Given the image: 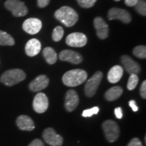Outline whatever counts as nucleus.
Returning <instances> with one entry per match:
<instances>
[{"instance_id":"nucleus-1","label":"nucleus","mask_w":146,"mask_h":146,"mask_svg":"<svg viewBox=\"0 0 146 146\" xmlns=\"http://www.w3.org/2000/svg\"><path fill=\"white\" fill-rule=\"evenodd\" d=\"M55 18L66 27H72L78 20V15L75 10L68 6H62L55 12Z\"/></svg>"},{"instance_id":"nucleus-2","label":"nucleus","mask_w":146,"mask_h":146,"mask_svg":"<svg viewBox=\"0 0 146 146\" xmlns=\"http://www.w3.org/2000/svg\"><path fill=\"white\" fill-rule=\"evenodd\" d=\"M87 78L86 71L82 69H73L64 74L62 81L68 87H76L81 85Z\"/></svg>"},{"instance_id":"nucleus-3","label":"nucleus","mask_w":146,"mask_h":146,"mask_svg":"<svg viewBox=\"0 0 146 146\" xmlns=\"http://www.w3.org/2000/svg\"><path fill=\"white\" fill-rule=\"evenodd\" d=\"M26 78V74L23 70L18 68L10 69L3 73L0 81L7 86H13L24 81Z\"/></svg>"},{"instance_id":"nucleus-4","label":"nucleus","mask_w":146,"mask_h":146,"mask_svg":"<svg viewBox=\"0 0 146 146\" xmlns=\"http://www.w3.org/2000/svg\"><path fill=\"white\" fill-rule=\"evenodd\" d=\"M106 138L110 143L118 139L120 135V129L117 123L114 120H108L104 122L102 125Z\"/></svg>"},{"instance_id":"nucleus-5","label":"nucleus","mask_w":146,"mask_h":146,"mask_svg":"<svg viewBox=\"0 0 146 146\" xmlns=\"http://www.w3.org/2000/svg\"><path fill=\"white\" fill-rule=\"evenodd\" d=\"M5 6L16 17H22L28 13L27 7L25 3L20 0H7L5 2Z\"/></svg>"},{"instance_id":"nucleus-6","label":"nucleus","mask_w":146,"mask_h":146,"mask_svg":"<svg viewBox=\"0 0 146 146\" xmlns=\"http://www.w3.org/2000/svg\"><path fill=\"white\" fill-rule=\"evenodd\" d=\"M102 78L103 73L100 71H98L87 81L85 87V92L88 98H91L96 94Z\"/></svg>"},{"instance_id":"nucleus-7","label":"nucleus","mask_w":146,"mask_h":146,"mask_svg":"<svg viewBox=\"0 0 146 146\" xmlns=\"http://www.w3.org/2000/svg\"><path fill=\"white\" fill-rule=\"evenodd\" d=\"M108 17L109 20H120L123 23L129 24L131 23V16L127 10L124 9L113 8L109 10L108 14Z\"/></svg>"},{"instance_id":"nucleus-8","label":"nucleus","mask_w":146,"mask_h":146,"mask_svg":"<svg viewBox=\"0 0 146 146\" xmlns=\"http://www.w3.org/2000/svg\"><path fill=\"white\" fill-rule=\"evenodd\" d=\"M66 43L70 47H84L87 43V37L85 34L82 33H72L67 36Z\"/></svg>"},{"instance_id":"nucleus-9","label":"nucleus","mask_w":146,"mask_h":146,"mask_svg":"<svg viewBox=\"0 0 146 146\" xmlns=\"http://www.w3.org/2000/svg\"><path fill=\"white\" fill-rule=\"evenodd\" d=\"M43 137L47 144L52 146H60L63 143V138L57 134L52 128L45 129L43 133Z\"/></svg>"},{"instance_id":"nucleus-10","label":"nucleus","mask_w":146,"mask_h":146,"mask_svg":"<svg viewBox=\"0 0 146 146\" xmlns=\"http://www.w3.org/2000/svg\"><path fill=\"white\" fill-rule=\"evenodd\" d=\"M48 106V98L46 95L43 93H38L35 97L33 103L34 110L39 114H41L47 110Z\"/></svg>"},{"instance_id":"nucleus-11","label":"nucleus","mask_w":146,"mask_h":146,"mask_svg":"<svg viewBox=\"0 0 146 146\" xmlns=\"http://www.w3.org/2000/svg\"><path fill=\"white\" fill-rule=\"evenodd\" d=\"M23 30L27 33L35 35L38 33L42 28V23L39 19L36 18H30L23 23Z\"/></svg>"},{"instance_id":"nucleus-12","label":"nucleus","mask_w":146,"mask_h":146,"mask_svg":"<svg viewBox=\"0 0 146 146\" xmlns=\"http://www.w3.org/2000/svg\"><path fill=\"white\" fill-rule=\"evenodd\" d=\"M120 61L127 72L131 74H138L141 71V67L137 62L133 60L130 56L123 55L121 56Z\"/></svg>"},{"instance_id":"nucleus-13","label":"nucleus","mask_w":146,"mask_h":146,"mask_svg":"<svg viewBox=\"0 0 146 146\" xmlns=\"http://www.w3.org/2000/svg\"><path fill=\"white\" fill-rule=\"evenodd\" d=\"M59 58L62 61L68 62L73 64H78L83 61V57L79 53L70 50L62 51L60 53Z\"/></svg>"},{"instance_id":"nucleus-14","label":"nucleus","mask_w":146,"mask_h":146,"mask_svg":"<svg viewBox=\"0 0 146 146\" xmlns=\"http://www.w3.org/2000/svg\"><path fill=\"white\" fill-rule=\"evenodd\" d=\"M97 35L100 39H105L108 36L109 27L106 21L101 17H96L94 21Z\"/></svg>"},{"instance_id":"nucleus-15","label":"nucleus","mask_w":146,"mask_h":146,"mask_svg":"<svg viewBox=\"0 0 146 146\" xmlns=\"http://www.w3.org/2000/svg\"><path fill=\"white\" fill-rule=\"evenodd\" d=\"M79 98L76 91L70 89L66 92L65 98V108L68 112H72L78 105Z\"/></svg>"},{"instance_id":"nucleus-16","label":"nucleus","mask_w":146,"mask_h":146,"mask_svg":"<svg viewBox=\"0 0 146 146\" xmlns=\"http://www.w3.org/2000/svg\"><path fill=\"white\" fill-rule=\"evenodd\" d=\"M50 80L46 75L41 74L36 77L31 83L29 84V89L33 92L41 91L48 86Z\"/></svg>"},{"instance_id":"nucleus-17","label":"nucleus","mask_w":146,"mask_h":146,"mask_svg":"<svg viewBox=\"0 0 146 146\" xmlns=\"http://www.w3.org/2000/svg\"><path fill=\"white\" fill-rule=\"evenodd\" d=\"M41 50V43L36 39H31L27 42L25 45V52L30 57L35 56Z\"/></svg>"},{"instance_id":"nucleus-18","label":"nucleus","mask_w":146,"mask_h":146,"mask_svg":"<svg viewBox=\"0 0 146 146\" xmlns=\"http://www.w3.org/2000/svg\"><path fill=\"white\" fill-rule=\"evenodd\" d=\"M16 124L21 130L31 131L35 129L33 120L27 115H21L16 120Z\"/></svg>"},{"instance_id":"nucleus-19","label":"nucleus","mask_w":146,"mask_h":146,"mask_svg":"<svg viewBox=\"0 0 146 146\" xmlns=\"http://www.w3.org/2000/svg\"><path fill=\"white\" fill-rule=\"evenodd\" d=\"M123 74V68L119 65L113 66L109 70L108 74V79L111 83H116L121 79Z\"/></svg>"},{"instance_id":"nucleus-20","label":"nucleus","mask_w":146,"mask_h":146,"mask_svg":"<svg viewBox=\"0 0 146 146\" xmlns=\"http://www.w3.org/2000/svg\"><path fill=\"white\" fill-rule=\"evenodd\" d=\"M123 90L120 86H115L109 89L105 94V98L108 101L112 102L118 99L123 94Z\"/></svg>"},{"instance_id":"nucleus-21","label":"nucleus","mask_w":146,"mask_h":146,"mask_svg":"<svg viewBox=\"0 0 146 146\" xmlns=\"http://www.w3.org/2000/svg\"><path fill=\"white\" fill-rule=\"evenodd\" d=\"M43 55L49 64H54L57 61L58 56L56 51L50 47H47L43 51Z\"/></svg>"},{"instance_id":"nucleus-22","label":"nucleus","mask_w":146,"mask_h":146,"mask_svg":"<svg viewBox=\"0 0 146 146\" xmlns=\"http://www.w3.org/2000/svg\"><path fill=\"white\" fill-rule=\"evenodd\" d=\"M14 44H15V41L10 35L3 31H0V45L12 46Z\"/></svg>"},{"instance_id":"nucleus-23","label":"nucleus","mask_w":146,"mask_h":146,"mask_svg":"<svg viewBox=\"0 0 146 146\" xmlns=\"http://www.w3.org/2000/svg\"><path fill=\"white\" fill-rule=\"evenodd\" d=\"M133 54L137 58L145 59L146 58V47L145 45H138L134 48Z\"/></svg>"},{"instance_id":"nucleus-24","label":"nucleus","mask_w":146,"mask_h":146,"mask_svg":"<svg viewBox=\"0 0 146 146\" xmlns=\"http://www.w3.org/2000/svg\"><path fill=\"white\" fill-rule=\"evenodd\" d=\"M64 36V29L62 27L58 26L54 29L52 33V39L54 41H60Z\"/></svg>"},{"instance_id":"nucleus-25","label":"nucleus","mask_w":146,"mask_h":146,"mask_svg":"<svg viewBox=\"0 0 146 146\" xmlns=\"http://www.w3.org/2000/svg\"><path fill=\"white\" fill-rule=\"evenodd\" d=\"M139 83V77L137 74H131L130 77L129 78L127 83V89L129 90L132 91L137 85Z\"/></svg>"},{"instance_id":"nucleus-26","label":"nucleus","mask_w":146,"mask_h":146,"mask_svg":"<svg viewBox=\"0 0 146 146\" xmlns=\"http://www.w3.org/2000/svg\"><path fill=\"white\" fill-rule=\"evenodd\" d=\"M135 6V10L141 16L146 15V2L145 0H139Z\"/></svg>"},{"instance_id":"nucleus-27","label":"nucleus","mask_w":146,"mask_h":146,"mask_svg":"<svg viewBox=\"0 0 146 146\" xmlns=\"http://www.w3.org/2000/svg\"><path fill=\"white\" fill-rule=\"evenodd\" d=\"M78 3L84 8H90L95 5L97 0H77Z\"/></svg>"},{"instance_id":"nucleus-28","label":"nucleus","mask_w":146,"mask_h":146,"mask_svg":"<svg viewBox=\"0 0 146 146\" xmlns=\"http://www.w3.org/2000/svg\"><path fill=\"white\" fill-rule=\"evenodd\" d=\"M99 112V108L98 107H94L91 109H87L84 110L82 114V116L84 117H91V116L94 114H97Z\"/></svg>"},{"instance_id":"nucleus-29","label":"nucleus","mask_w":146,"mask_h":146,"mask_svg":"<svg viewBox=\"0 0 146 146\" xmlns=\"http://www.w3.org/2000/svg\"><path fill=\"white\" fill-rule=\"evenodd\" d=\"M127 146H143V144L138 138H133L131 140Z\"/></svg>"},{"instance_id":"nucleus-30","label":"nucleus","mask_w":146,"mask_h":146,"mask_svg":"<svg viewBox=\"0 0 146 146\" xmlns=\"http://www.w3.org/2000/svg\"><path fill=\"white\" fill-rule=\"evenodd\" d=\"M140 94L142 98L145 99L146 98V81H143L141 85V88H140Z\"/></svg>"},{"instance_id":"nucleus-31","label":"nucleus","mask_w":146,"mask_h":146,"mask_svg":"<svg viewBox=\"0 0 146 146\" xmlns=\"http://www.w3.org/2000/svg\"><path fill=\"white\" fill-rule=\"evenodd\" d=\"M114 114L116 117L118 118V119H121L123 118V110H122V108L120 107L116 108L114 110Z\"/></svg>"},{"instance_id":"nucleus-32","label":"nucleus","mask_w":146,"mask_h":146,"mask_svg":"<svg viewBox=\"0 0 146 146\" xmlns=\"http://www.w3.org/2000/svg\"><path fill=\"white\" fill-rule=\"evenodd\" d=\"M28 146H45V145L41 140L39 139H34Z\"/></svg>"},{"instance_id":"nucleus-33","label":"nucleus","mask_w":146,"mask_h":146,"mask_svg":"<svg viewBox=\"0 0 146 146\" xmlns=\"http://www.w3.org/2000/svg\"><path fill=\"white\" fill-rule=\"evenodd\" d=\"M50 2V0H37V3L39 8H45Z\"/></svg>"},{"instance_id":"nucleus-34","label":"nucleus","mask_w":146,"mask_h":146,"mask_svg":"<svg viewBox=\"0 0 146 146\" xmlns=\"http://www.w3.org/2000/svg\"><path fill=\"white\" fill-rule=\"evenodd\" d=\"M129 106L132 108L133 111H134V112H137V111H138L139 108L137 106L136 102L135 100H131V101H129Z\"/></svg>"},{"instance_id":"nucleus-35","label":"nucleus","mask_w":146,"mask_h":146,"mask_svg":"<svg viewBox=\"0 0 146 146\" xmlns=\"http://www.w3.org/2000/svg\"><path fill=\"white\" fill-rule=\"evenodd\" d=\"M138 1L139 0H125V3L127 6L133 7L137 4Z\"/></svg>"},{"instance_id":"nucleus-36","label":"nucleus","mask_w":146,"mask_h":146,"mask_svg":"<svg viewBox=\"0 0 146 146\" xmlns=\"http://www.w3.org/2000/svg\"><path fill=\"white\" fill-rule=\"evenodd\" d=\"M114 1H120V0H114Z\"/></svg>"}]
</instances>
